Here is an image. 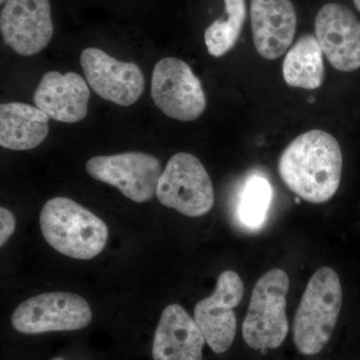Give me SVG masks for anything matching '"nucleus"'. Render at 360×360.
Masks as SVG:
<instances>
[{"instance_id": "nucleus-1", "label": "nucleus", "mask_w": 360, "mask_h": 360, "mask_svg": "<svg viewBox=\"0 0 360 360\" xmlns=\"http://www.w3.org/2000/svg\"><path fill=\"white\" fill-rule=\"evenodd\" d=\"M342 153L323 130L300 134L281 156L278 172L286 186L307 202L321 205L335 196L342 174Z\"/></svg>"}, {"instance_id": "nucleus-2", "label": "nucleus", "mask_w": 360, "mask_h": 360, "mask_svg": "<svg viewBox=\"0 0 360 360\" xmlns=\"http://www.w3.org/2000/svg\"><path fill=\"white\" fill-rule=\"evenodd\" d=\"M39 224L46 243L61 255L75 259L97 257L108 243L105 222L70 198L46 201Z\"/></svg>"}, {"instance_id": "nucleus-3", "label": "nucleus", "mask_w": 360, "mask_h": 360, "mask_svg": "<svg viewBox=\"0 0 360 360\" xmlns=\"http://www.w3.org/2000/svg\"><path fill=\"white\" fill-rule=\"evenodd\" d=\"M342 307V288L335 269L317 270L307 283L293 321V341L300 354H319L335 330Z\"/></svg>"}, {"instance_id": "nucleus-4", "label": "nucleus", "mask_w": 360, "mask_h": 360, "mask_svg": "<svg viewBox=\"0 0 360 360\" xmlns=\"http://www.w3.org/2000/svg\"><path fill=\"white\" fill-rule=\"evenodd\" d=\"M288 274L279 269L269 270L255 284L243 324V340L252 349H276L283 345L288 333Z\"/></svg>"}, {"instance_id": "nucleus-5", "label": "nucleus", "mask_w": 360, "mask_h": 360, "mask_svg": "<svg viewBox=\"0 0 360 360\" xmlns=\"http://www.w3.org/2000/svg\"><path fill=\"white\" fill-rule=\"evenodd\" d=\"M156 196L161 205L189 217H202L214 205L210 175L201 161L187 153H176L168 160Z\"/></svg>"}, {"instance_id": "nucleus-6", "label": "nucleus", "mask_w": 360, "mask_h": 360, "mask_svg": "<svg viewBox=\"0 0 360 360\" xmlns=\"http://www.w3.org/2000/svg\"><path fill=\"white\" fill-rule=\"evenodd\" d=\"M92 311L84 297L70 292H49L20 303L11 316L13 328L25 335L79 330L89 326Z\"/></svg>"}, {"instance_id": "nucleus-7", "label": "nucleus", "mask_w": 360, "mask_h": 360, "mask_svg": "<svg viewBox=\"0 0 360 360\" xmlns=\"http://www.w3.org/2000/svg\"><path fill=\"white\" fill-rule=\"evenodd\" d=\"M150 94L155 105L165 115L180 122L198 120L206 108L200 80L191 66L179 58H165L156 63Z\"/></svg>"}, {"instance_id": "nucleus-8", "label": "nucleus", "mask_w": 360, "mask_h": 360, "mask_svg": "<svg viewBox=\"0 0 360 360\" xmlns=\"http://www.w3.org/2000/svg\"><path fill=\"white\" fill-rule=\"evenodd\" d=\"M85 169L92 179L116 187L137 203L155 198L163 172L160 160L144 153L96 156L87 161Z\"/></svg>"}, {"instance_id": "nucleus-9", "label": "nucleus", "mask_w": 360, "mask_h": 360, "mask_svg": "<svg viewBox=\"0 0 360 360\" xmlns=\"http://www.w3.org/2000/svg\"><path fill=\"white\" fill-rule=\"evenodd\" d=\"M243 293L240 276L226 270L219 276L212 295L194 307V321L215 354H224L233 343L238 328L233 309L243 300Z\"/></svg>"}, {"instance_id": "nucleus-10", "label": "nucleus", "mask_w": 360, "mask_h": 360, "mask_svg": "<svg viewBox=\"0 0 360 360\" xmlns=\"http://www.w3.org/2000/svg\"><path fill=\"white\" fill-rule=\"evenodd\" d=\"M80 65L89 86L105 101L129 106L143 94V73L134 63H123L101 49L89 47L82 52Z\"/></svg>"}, {"instance_id": "nucleus-11", "label": "nucleus", "mask_w": 360, "mask_h": 360, "mask_svg": "<svg viewBox=\"0 0 360 360\" xmlns=\"http://www.w3.org/2000/svg\"><path fill=\"white\" fill-rule=\"evenodd\" d=\"M4 42L20 56H32L49 45L53 35L49 0H7L0 14Z\"/></svg>"}, {"instance_id": "nucleus-12", "label": "nucleus", "mask_w": 360, "mask_h": 360, "mask_svg": "<svg viewBox=\"0 0 360 360\" xmlns=\"http://www.w3.org/2000/svg\"><path fill=\"white\" fill-rule=\"evenodd\" d=\"M315 37L336 70L349 72L360 68V21L347 6H322L315 18Z\"/></svg>"}, {"instance_id": "nucleus-13", "label": "nucleus", "mask_w": 360, "mask_h": 360, "mask_svg": "<svg viewBox=\"0 0 360 360\" xmlns=\"http://www.w3.org/2000/svg\"><path fill=\"white\" fill-rule=\"evenodd\" d=\"M253 44L260 56L279 58L295 39L297 18L290 0H250Z\"/></svg>"}, {"instance_id": "nucleus-14", "label": "nucleus", "mask_w": 360, "mask_h": 360, "mask_svg": "<svg viewBox=\"0 0 360 360\" xmlns=\"http://www.w3.org/2000/svg\"><path fill=\"white\" fill-rule=\"evenodd\" d=\"M90 90L78 73H45L34 92L35 106L51 120L75 123L84 120L89 110Z\"/></svg>"}, {"instance_id": "nucleus-15", "label": "nucleus", "mask_w": 360, "mask_h": 360, "mask_svg": "<svg viewBox=\"0 0 360 360\" xmlns=\"http://www.w3.org/2000/svg\"><path fill=\"white\" fill-rule=\"evenodd\" d=\"M205 338L179 304L163 310L153 340V360H202Z\"/></svg>"}, {"instance_id": "nucleus-16", "label": "nucleus", "mask_w": 360, "mask_h": 360, "mask_svg": "<svg viewBox=\"0 0 360 360\" xmlns=\"http://www.w3.org/2000/svg\"><path fill=\"white\" fill-rule=\"evenodd\" d=\"M49 115L37 106L21 103L0 105V146L11 150H30L49 134Z\"/></svg>"}, {"instance_id": "nucleus-17", "label": "nucleus", "mask_w": 360, "mask_h": 360, "mask_svg": "<svg viewBox=\"0 0 360 360\" xmlns=\"http://www.w3.org/2000/svg\"><path fill=\"white\" fill-rule=\"evenodd\" d=\"M283 78L292 87L316 89L324 79L323 52L316 37L305 34L293 44L283 66Z\"/></svg>"}, {"instance_id": "nucleus-18", "label": "nucleus", "mask_w": 360, "mask_h": 360, "mask_svg": "<svg viewBox=\"0 0 360 360\" xmlns=\"http://www.w3.org/2000/svg\"><path fill=\"white\" fill-rule=\"evenodd\" d=\"M227 18L217 20L206 28L205 41L210 56L220 58L233 49L248 15L245 0H224Z\"/></svg>"}, {"instance_id": "nucleus-19", "label": "nucleus", "mask_w": 360, "mask_h": 360, "mask_svg": "<svg viewBox=\"0 0 360 360\" xmlns=\"http://www.w3.org/2000/svg\"><path fill=\"white\" fill-rule=\"evenodd\" d=\"M272 189L264 177H250L246 182L240 202L238 217L246 226L255 229L264 224L271 201Z\"/></svg>"}, {"instance_id": "nucleus-20", "label": "nucleus", "mask_w": 360, "mask_h": 360, "mask_svg": "<svg viewBox=\"0 0 360 360\" xmlns=\"http://www.w3.org/2000/svg\"><path fill=\"white\" fill-rule=\"evenodd\" d=\"M0 221H1V229H0V245H6V241L13 236L15 229V217L13 212H9L6 207L0 208Z\"/></svg>"}, {"instance_id": "nucleus-21", "label": "nucleus", "mask_w": 360, "mask_h": 360, "mask_svg": "<svg viewBox=\"0 0 360 360\" xmlns=\"http://www.w3.org/2000/svg\"><path fill=\"white\" fill-rule=\"evenodd\" d=\"M354 6L360 13V0H354Z\"/></svg>"}, {"instance_id": "nucleus-22", "label": "nucleus", "mask_w": 360, "mask_h": 360, "mask_svg": "<svg viewBox=\"0 0 360 360\" xmlns=\"http://www.w3.org/2000/svg\"><path fill=\"white\" fill-rule=\"evenodd\" d=\"M6 1L7 0H0V2H1V4H6Z\"/></svg>"}, {"instance_id": "nucleus-23", "label": "nucleus", "mask_w": 360, "mask_h": 360, "mask_svg": "<svg viewBox=\"0 0 360 360\" xmlns=\"http://www.w3.org/2000/svg\"><path fill=\"white\" fill-rule=\"evenodd\" d=\"M56 360H61V359H56Z\"/></svg>"}]
</instances>
